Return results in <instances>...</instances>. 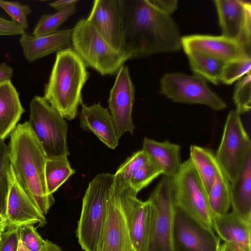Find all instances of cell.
Listing matches in <instances>:
<instances>
[{"label": "cell", "mask_w": 251, "mask_h": 251, "mask_svg": "<svg viewBox=\"0 0 251 251\" xmlns=\"http://www.w3.org/2000/svg\"><path fill=\"white\" fill-rule=\"evenodd\" d=\"M121 10L123 51L130 59L180 50L177 25L151 0H121Z\"/></svg>", "instance_id": "obj_1"}, {"label": "cell", "mask_w": 251, "mask_h": 251, "mask_svg": "<svg viewBox=\"0 0 251 251\" xmlns=\"http://www.w3.org/2000/svg\"><path fill=\"white\" fill-rule=\"evenodd\" d=\"M10 135L8 156L16 179L45 216L54 202L46 185L48 157L28 122L17 125Z\"/></svg>", "instance_id": "obj_2"}, {"label": "cell", "mask_w": 251, "mask_h": 251, "mask_svg": "<svg viewBox=\"0 0 251 251\" xmlns=\"http://www.w3.org/2000/svg\"><path fill=\"white\" fill-rule=\"evenodd\" d=\"M83 60L72 48L56 52L44 98L65 119L72 120L83 103L82 89L89 77Z\"/></svg>", "instance_id": "obj_3"}, {"label": "cell", "mask_w": 251, "mask_h": 251, "mask_svg": "<svg viewBox=\"0 0 251 251\" xmlns=\"http://www.w3.org/2000/svg\"><path fill=\"white\" fill-rule=\"evenodd\" d=\"M114 174L97 175L89 183L82 199L76 235L84 251H96L106 217Z\"/></svg>", "instance_id": "obj_4"}, {"label": "cell", "mask_w": 251, "mask_h": 251, "mask_svg": "<svg viewBox=\"0 0 251 251\" xmlns=\"http://www.w3.org/2000/svg\"><path fill=\"white\" fill-rule=\"evenodd\" d=\"M73 49L89 66L102 75L117 73L129 55L116 50L87 19L79 20L72 28Z\"/></svg>", "instance_id": "obj_5"}, {"label": "cell", "mask_w": 251, "mask_h": 251, "mask_svg": "<svg viewBox=\"0 0 251 251\" xmlns=\"http://www.w3.org/2000/svg\"><path fill=\"white\" fill-rule=\"evenodd\" d=\"M28 123L48 158L70 154L66 121L44 97L31 100Z\"/></svg>", "instance_id": "obj_6"}, {"label": "cell", "mask_w": 251, "mask_h": 251, "mask_svg": "<svg viewBox=\"0 0 251 251\" xmlns=\"http://www.w3.org/2000/svg\"><path fill=\"white\" fill-rule=\"evenodd\" d=\"M171 187L175 204L213 229L214 215L207 194L189 158L181 163L176 174L171 177Z\"/></svg>", "instance_id": "obj_7"}, {"label": "cell", "mask_w": 251, "mask_h": 251, "mask_svg": "<svg viewBox=\"0 0 251 251\" xmlns=\"http://www.w3.org/2000/svg\"><path fill=\"white\" fill-rule=\"evenodd\" d=\"M251 154L250 138L242 124L240 114L231 110L226 118L215 157L230 183L240 173Z\"/></svg>", "instance_id": "obj_8"}, {"label": "cell", "mask_w": 251, "mask_h": 251, "mask_svg": "<svg viewBox=\"0 0 251 251\" xmlns=\"http://www.w3.org/2000/svg\"><path fill=\"white\" fill-rule=\"evenodd\" d=\"M148 200L151 222L146 251H174L172 222L174 201L171 177L164 176Z\"/></svg>", "instance_id": "obj_9"}, {"label": "cell", "mask_w": 251, "mask_h": 251, "mask_svg": "<svg viewBox=\"0 0 251 251\" xmlns=\"http://www.w3.org/2000/svg\"><path fill=\"white\" fill-rule=\"evenodd\" d=\"M172 239L174 251H219L221 246L212 228L175 204Z\"/></svg>", "instance_id": "obj_10"}, {"label": "cell", "mask_w": 251, "mask_h": 251, "mask_svg": "<svg viewBox=\"0 0 251 251\" xmlns=\"http://www.w3.org/2000/svg\"><path fill=\"white\" fill-rule=\"evenodd\" d=\"M161 92L174 102L203 104L215 110L226 107L225 102L208 87L206 80L197 75L166 74L161 80Z\"/></svg>", "instance_id": "obj_11"}, {"label": "cell", "mask_w": 251, "mask_h": 251, "mask_svg": "<svg viewBox=\"0 0 251 251\" xmlns=\"http://www.w3.org/2000/svg\"><path fill=\"white\" fill-rule=\"evenodd\" d=\"M96 251H132L127 222L121 204V187L114 178Z\"/></svg>", "instance_id": "obj_12"}, {"label": "cell", "mask_w": 251, "mask_h": 251, "mask_svg": "<svg viewBox=\"0 0 251 251\" xmlns=\"http://www.w3.org/2000/svg\"><path fill=\"white\" fill-rule=\"evenodd\" d=\"M121 187L122 206L127 222L132 251H146L151 222V206L143 201L129 187L115 179Z\"/></svg>", "instance_id": "obj_13"}, {"label": "cell", "mask_w": 251, "mask_h": 251, "mask_svg": "<svg viewBox=\"0 0 251 251\" xmlns=\"http://www.w3.org/2000/svg\"><path fill=\"white\" fill-rule=\"evenodd\" d=\"M135 100V88L128 67L123 65L117 73L108 100V108L120 139L125 133L133 134L135 126L132 110Z\"/></svg>", "instance_id": "obj_14"}, {"label": "cell", "mask_w": 251, "mask_h": 251, "mask_svg": "<svg viewBox=\"0 0 251 251\" xmlns=\"http://www.w3.org/2000/svg\"><path fill=\"white\" fill-rule=\"evenodd\" d=\"M8 191L5 217L7 226L17 227L26 224H47L45 216L31 200L18 182L11 166L8 170Z\"/></svg>", "instance_id": "obj_15"}, {"label": "cell", "mask_w": 251, "mask_h": 251, "mask_svg": "<svg viewBox=\"0 0 251 251\" xmlns=\"http://www.w3.org/2000/svg\"><path fill=\"white\" fill-rule=\"evenodd\" d=\"M86 19L114 49L123 52L121 0H94Z\"/></svg>", "instance_id": "obj_16"}, {"label": "cell", "mask_w": 251, "mask_h": 251, "mask_svg": "<svg viewBox=\"0 0 251 251\" xmlns=\"http://www.w3.org/2000/svg\"><path fill=\"white\" fill-rule=\"evenodd\" d=\"M181 47L185 52L196 51L224 62L247 55L236 41L224 36L192 35L181 37Z\"/></svg>", "instance_id": "obj_17"}, {"label": "cell", "mask_w": 251, "mask_h": 251, "mask_svg": "<svg viewBox=\"0 0 251 251\" xmlns=\"http://www.w3.org/2000/svg\"><path fill=\"white\" fill-rule=\"evenodd\" d=\"M79 115L80 126L94 134L111 149L118 146L119 140L113 118L108 109L100 102L87 106L82 103Z\"/></svg>", "instance_id": "obj_18"}, {"label": "cell", "mask_w": 251, "mask_h": 251, "mask_svg": "<svg viewBox=\"0 0 251 251\" xmlns=\"http://www.w3.org/2000/svg\"><path fill=\"white\" fill-rule=\"evenodd\" d=\"M213 229L225 243L240 251H251V222L232 211L215 215Z\"/></svg>", "instance_id": "obj_19"}, {"label": "cell", "mask_w": 251, "mask_h": 251, "mask_svg": "<svg viewBox=\"0 0 251 251\" xmlns=\"http://www.w3.org/2000/svg\"><path fill=\"white\" fill-rule=\"evenodd\" d=\"M73 29L58 30L45 36H34L25 33L21 35L20 44L25 58L33 63L55 51H58L71 43Z\"/></svg>", "instance_id": "obj_20"}, {"label": "cell", "mask_w": 251, "mask_h": 251, "mask_svg": "<svg viewBox=\"0 0 251 251\" xmlns=\"http://www.w3.org/2000/svg\"><path fill=\"white\" fill-rule=\"evenodd\" d=\"M214 2L223 36L238 42L248 15L251 12V3L240 0H216Z\"/></svg>", "instance_id": "obj_21"}, {"label": "cell", "mask_w": 251, "mask_h": 251, "mask_svg": "<svg viewBox=\"0 0 251 251\" xmlns=\"http://www.w3.org/2000/svg\"><path fill=\"white\" fill-rule=\"evenodd\" d=\"M142 150L149 160L155 165L164 176L173 177L181 165L180 147L168 141L158 142L144 137Z\"/></svg>", "instance_id": "obj_22"}, {"label": "cell", "mask_w": 251, "mask_h": 251, "mask_svg": "<svg viewBox=\"0 0 251 251\" xmlns=\"http://www.w3.org/2000/svg\"><path fill=\"white\" fill-rule=\"evenodd\" d=\"M25 112L11 80L0 84V142L15 129Z\"/></svg>", "instance_id": "obj_23"}, {"label": "cell", "mask_w": 251, "mask_h": 251, "mask_svg": "<svg viewBox=\"0 0 251 251\" xmlns=\"http://www.w3.org/2000/svg\"><path fill=\"white\" fill-rule=\"evenodd\" d=\"M230 199L232 211L251 222V154L236 180L231 183Z\"/></svg>", "instance_id": "obj_24"}, {"label": "cell", "mask_w": 251, "mask_h": 251, "mask_svg": "<svg viewBox=\"0 0 251 251\" xmlns=\"http://www.w3.org/2000/svg\"><path fill=\"white\" fill-rule=\"evenodd\" d=\"M230 188L229 180L216 160L214 180L207 194L209 204L214 216L228 212L231 206Z\"/></svg>", "instance_id": "obj_25"}, {"label": "cell", "mask_w": 251, "mask_h": 251, "mask_svg": "<svg viewBox=\"0 0 251 251\" xmlns=\"http://www.w3.org/2000/svg\"><path fill=\"white\" fill-rule=\"evenodd\" d=\"M207 194L212 184L216 169L215 154L209 149L197 145L190 148V157Z\"/></svg>", "instance_id": "obj_26"}, {"label": "cell", "mask_w": 251, "mask_h": 251, "mask_svg": "<svg viewBox=\"0 0 251 251\" xmlns=\"http://www.w3.org/2000/svg\"><path fill=\"white\" fill-rule=\"evenodd\" d=\"M186 53L191 68L195 75L214 84H218L220 82L221 74L226 62L196 51H189Z\"/></svg>", "instance_id": "obj_27"}, {"label": "cell", "mask_w": 251, "mask_h": 251, "mask_svg": "<svg viewBox=\"0 0 251 251\" xmlns=\"http://www.w3.org/2000/svg\"><path fill=\"white\" fill-rule=\"evenodd\" d=\"M75 172L67 156L48 158L45 167V177L49 193L52 195Z\"/></svg>", "instance_id": "obj_28"}, {"label": "cell", "mask_w": 251, "mask_h": 251, "mask_svg": "<svg viewBox=\"0 0 251 251\" xmlns=\"http://www.w3.org/2000/svg\"><path fill=\"white\" fill-rule=\"evenodd\" d=\"M76 9V5H75L58 11L53 14L43 15L33 30V36H45L56 32L65 22L75 13Z\"/></svg>", "instance_id": "obj_29"}, {"label": "cell", "mask_w": 251, "mask_h": 251, "mask_svg": "<svg viewBox=\"0 0 251 251\" xmlns=\"http://www.w3.org/2000/svg\"><path fill=\"white\" fill-rule=\"evenodd\" d=\"M251 57L245 56L226 62L220 81L231 84L245 75L251 73Z\"/></svg>", "instance_id": "obj_30"}, {"label": "cell", "mask_w": 251, "mask_h": 251, "mask_svg": "<svg viewBox=\"0 0 251 251\" xmlns=\"http://www.w3.org/2000/svg\"><path fill=\"white\" fill-rule=\"evenodd\" d=\"M161 174L162 172L149 160L133 174L128 181V185L137 194Z\"/></svg>", "instance_id": "obj_31"}, {"label": "cell", "mask_w": 251, "mask_h": 251, "mask_svg": "<svg viewBox=\"0 0 251 251\" xmlns=\"http://www.w3.org/2000/svg\"><path fill=\"white\" fill-rule=\"evenodd\" d=\"M149 157L143 150L138 151L129 157L118 169L114 177L120 181L128 184L133 174L149 161Z\"/></svg>", "instance_id": "obj_32"}, {"label": "cell", "mask_w": 251, "mask_h": 251, "mask_svg": "<svg viewBox=\"0 0 251 251\" xmlns=\"http://www.w3.org/2000/svg\"><path fill=\"white\" fill-rule=\"evenodd\" d=\"M8 146L4 141L0 142V214L5 216L8 191V170L9 167Z\"/></svg>", "instance_id": "obj_33"}, {"label": "cell", "mask_w": 251, "mask_h": 251, "mask_svg": "<svg viewBox=\"0 0 251 251\" xmlns=\"http://www.w3.org/2000/svg\"><path fill=\"white\" fill-rule=\"evenodd\" d=\"M235 110L239 114L248 112L251 107V73L240 79L233 95Z\"/></svg>", "instance_id": "obj_34"}, {"label": "cell", "mask_w": 251, "mask_h": 251, "mask_svg": "<svg viewBox=\"0 0 251 251\" xmlns=\"http://www.w3.org/2000/svg\"><path fill=\"white\" fill-rule=\"evenodd\" d=\"M19 240L30 251H44L48 240H44L32 224H26L18 227Z\"/></svg>", "instance_id": "obj_35"}, {"label": "cell", "mask_w": 251, "mask_h": 251, "mask_svg": "<svg viewBox=\"0 0 251 251\" xmlns=\"http://www.w3.org/2000/svg\"><path fill=\"white\" fill-rule=\"evenodd\" d=\"M0 7L11 17L12 21L19 25L25 30L28 28L27 17L32 12L28 5H23L17 1L0 0Z\"/></svg>", "instance_id": "obj_36"}, {"label": "cell", "mask_w": 251, "mask_h": 251, "mask_svg": "<svg viewBox=\"0 0 251 251\" xmlns=\"http://www.w3.org/2000/svg\"><path fill=\"white\" fill-rule=\"evenodd\" d=\"M19 242L18 227L4 230L0 234V251H17Z\"/></svg>", "instance_id": "obj_37"}, {"label": "cell", "mask_w": 251, "mask_h": 251, "mask_svg": "<svg viewBox=\"0 0 251 251\" xmlns=\"http://www.w3.org/2000/svg\"><path fill=\"white\" fill-rule=\"evenodd\" d=\"M25 33V29L19 25L0 16V36H21Z\"/></svg>", "instance_id": "obj_38"}, {"label": "cell", "mask_w": 251, "mask_h": 251, "mask_svg": "<svg viewBox=\"0 0 251 251\" xmlns=\"http://www.w3.org/2000/svg\"><path fill=\"white\" fill-rule=\"evenodd\" d=\"M152 3L163 12L171 15L177 6L178 1L176 0H151Z\"/></svg>", "instance_id": "obj_39"}, {"label": "cell", "mask_w": 251, "mask_h": 251, "mask_svg": "<svg viewBox=\"0 0 251 251\" xmlns=\"http://www.w3.org/2000/svg\"><path fill=\"white\" fill-rule=\"evenodd\" d=\"M78 1V0H58L50 2L49 5L58 11L76 5Z\"/></svg>", "instance_id": "obj_40"}, {"label": "cell", "mask_w": 251, "mask_h": 251, "mask_svg": "<svg viewBox=\"0 0 251 251\" xmlns=\"http://www.w3.org/2000/svg\"><path fill=\"white\" fill-rule=\"evenodd\" d=\"M12 68L5 62L0 63V84L10 80L13 76Z\"/></svg>", "instance_id": "obj_41"}, {"label": "cell", "mask_w": 251, "mask_h": 251, "mask_svg": "<svg viewBox=\"0 0 251 251\" xmlns=\"http://www.w3.org/2000/svg\"><path fill=\"white\" fill-rule=\"evenodd\" d=\"M44 251H63L56 244L48 240L47 245Z\"/></svg>", "instance_id": "obj_42"}, {"label": "cell", "mask_w": 251, "mask_h": 251, "mask_svg": "<svg viewBox=\"0 0 251 251\" xmlns=\"http://www.w3.org/2000/svg\"><path fill=\"white\" fill-rule=\"evenodd\" d=\"M219 251H240L232 246L224 243L220 246Z\"/></svg>", "instance_id": "obj_43"}, {"label": "cell", "mask_w": 251, "mask_h": 251, "mask_svg": "<svg viewBox=\"0 0 251 251\" xmlns=\"http://www.w3.org/2000/svg\"><path fill=\"white\" fill-rule=\"evenodd\" d=\"M7 226V221L5 216L0 214V232L5 230Z\"/></svg>", "instance_id": "obj_44"}, {"label": "cell", "mask_w": 251, "mask_h": 251, "mask_svg": "<svg viewBox=\"0 0 251 251\" xmlns=\"http://www.w3.org/2000/svg\"><path fill=\"white\" fill-rule=\"evenodd\" d=\"M17 251H29L24 244L19 240V246Z\"/></svg>", "instance_id": "obj_45"}, {"label": "cell", "mask_w": 251, "mask_h": 251, "mask_svg": "<svg viewBox=\"0 0 251 251\" xmlns=\"http://www.w3.org/2000/svg\"><path fill=\"white\" fill-rule=\"evenodd\" d=\"M1 232H0V234Z\"/></svg>", "instance_id": "obj_46"}]
</instances>
